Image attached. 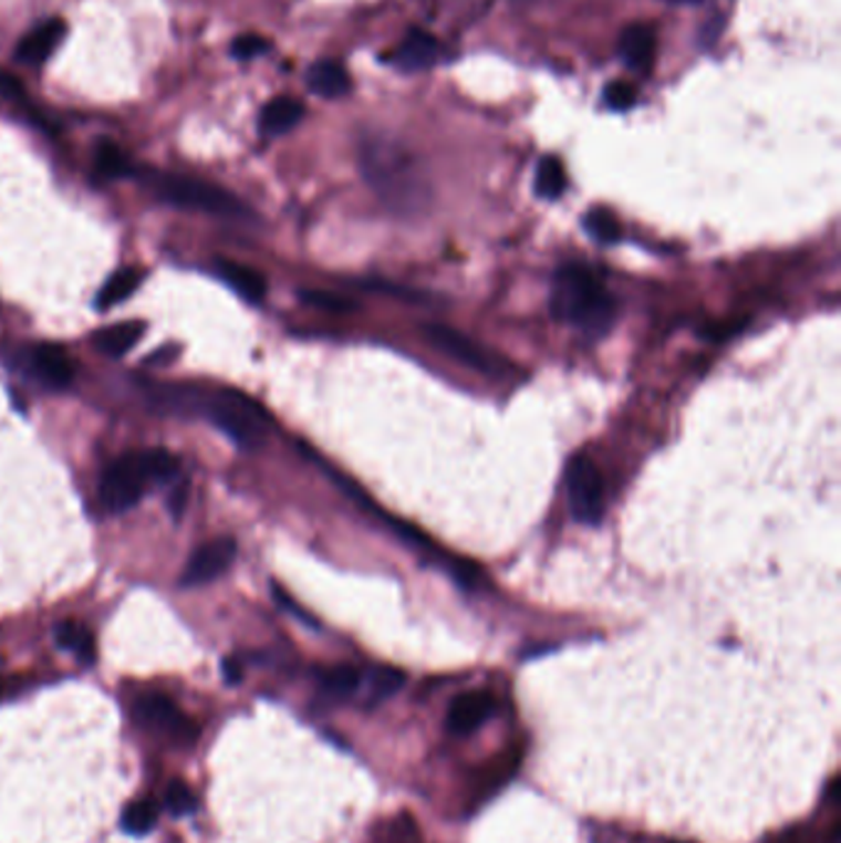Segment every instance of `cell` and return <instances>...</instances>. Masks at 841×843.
Instances as JSON below:
<instances>
[{"mask_svg": "<svg viewBox=\"0 0 841 843\" xmlns=\"http://www.w3.org/2000/svg\"><path fill=\"white\" fill-rule=\"evenodd\" d=\"M637 102V90L630 82H612L605 90V104L612 112H627Z\"/></svg>", "mask_w": 841, "mask_h": 843, "instance_id": "cell-30", "label": "cell"}, {"mask_svg": "<svg viewBox=\"0 0 841 843\" xmlns=\"http://www.w3.org/2000/svg\"><path fill=\"white\" fill-rule=\"evenodd\" d=\"M144 454H146V467H148L150 481L168 483V481H174L178 477L180 464H178V459L174 457V454L166 451V449H148Z\"/></svg>", "mask_w": 841, "mask_h": 843, "instance_id": "cell-27", "label": "cell"}, {"mask_svg": "<svg viewBox=\"0 0 841 843\" xmlns=\"http://www.w3.org/2000/svg\"><path fill=\"white\" fill-rule=\"evenodd\" d=\"M361 170L365 183L385 208L403 215V218L427 210L429 200H433V190H429L419 160L393 138H363Z\"/></svg>", "mask_w": 841, "mask_h": 843, "instance_id": "cell-1", "label": "cell"}, {"mask_svg": "<svg viewBox=\"0 0 841 843\" xmlns=\"http://www.w3.org/2000/svg\"><path fill=\"white\" fill-rule=\"evenodd\" d=\"M301 118H304V104L297 100H289V96H282V100L269 102L262 110V134L264 136H282L291 132Z\"/></svg>", "mask_w": 841, "mask_h": 843, "instance_id": "cell-17", "label": "cell"}, {"mask_svg": "<svg viewBox=\"0 0 841 843\" xmlns=\"http://www.w3.org/2000/svg\"><path fill=\"white\" fill-rule=\"evenodd\" d=\"M235 555H237V545L230 538H218L212 540V543L198 548L196 553L190 555L186 570H183L180 585L183 587L208 585V582L218 580L222 572L232 565Z\"/></svg>", "mask_w": 841, "mask_h": 843, "instance_id": "cell-9", "label": "cell"}, {"mask_svg": "<svg viewBox=\"0 0 841 843\" xmlns=\"http://www.w3.org/2000/svg\"><path fill=\"white\" fill-rule=\"evenodd\" d=\"M138 720L176 742H193L198 738V726L180 712L174 700L164 694H146L136 700Z\"/></svg>", "mask_w": 841, "mask_h": 843, "instance_id": "cell-8", "label": "cell"}, {"mask_svg": "<svg viewBox=\"0 0 841 843\" xmlns=\"http://www.w3.org/2000/svg\"><path fill=\"white\" fill-rule=\"evenodd\" d=\"M656 55V35L650 25H632L620 38V58L634 72H646Z\"/></svg>", "mask_w": 841, "mask_h": 843, "instance_id": "cell-14", "label": "cell"}, {"mask_svg": "<svg viewBox=\"0 0 841 843\" xmlns=\"http://www.w3.org/2000/svg\"><path fill=\"white\" fill-rule=\"evenodd\" d=\"M136 176L142 178L144 186L154 192L158 200L176 205V208L225 215V218H245L247 215V208L232 196V192L222 190L218 186H210V183L205 180L176 176V173H160V170H142L136 173Z\"/></svg>", "mask_w": 841, "mask_h": 843, "instance_id": "cell-4", "label": "cell"}, {"mask_svg": "<svg viewBox=\"0 0 841 843\" xmlns=\"http://www.w3.org/2000/svg\"><path fill=\"white\" fill-rule=\"evenodd\" d=\"M582 225H585V230L592 240H598L602 244L620 240V222L614 220V215L610 210H590L585 215V220H582Z\"/></svg>", "mask_w": 841, "mask_h": 843, "instance_id": "cell-25", "label": "cell"}, {"mask_svg": "<svg viewBox=\"0 0 841 843\" xmlns=\"http://www.w3.org/2000/svg\"><path fill=\"white\" fill-rule=\"evenodd\" d=\"M269 50V42L260 35H245V38H237L232 42V58L235 60H255L264 55V52Z\"/></svg>", "mask_w": 841, "mask_h": 843, "instance_id": "cell-32", "label": "cell"}, {"mask_svg": "<svg viewBox=\"0 0 841 843\" xmlns=\"http://www.w3.org/2000/svg\"><path fill=\"white\" fill-rule=\"evenodd\" d=\"M166 806L174 812L176 816H186L196 812V794L190 792L188 784L183 782H170L168 792H166Z\"/></svg>", "mask_w": 841, "mask_h": 843, "instance_id": "cell-29", "label": "cell"}, {"mask_svg": "<svg viewBox=\"0 0 841 843\" xmlns=\"http://www.w3.org/2000/svg\"><path fill=\"white\" fill-rule=\"evenodd\" d=\"M144 333H146V326L142 321H124L96 333L94 343L102 353L112 355V358H122V355H126L138 341H142Z\"/></svg>", "mask_w": 841, "mask_h": 843, "instance_id": "cell-16", "label": "cell"}, {"mask_svg": "<svg viewBox=\"0 0 841 843\" xmlns=\"http://www.w3.org/2000/svg\"><path fill=\"white\" fill-rule=\"evenodd\" d=\"M568 508L578 523L598 525L605 516V481L595 461L575 454L565 469Z\"/></svg>", "mask_w": 841, "mask_h": 843, "instance_id": "cell-6", "label": "cell"}, {"mask_svg": "<svg viewBox=\"0 0 841 843\" xmlns=\"http://www.w3.org/2000/svg\"><path fill=\"white\" fill-rule=\"evenodd\" d=\"M186 489H188V486L183 483V489H180V486H178V489L174 491V496H170V511H174V516H176V518L180 516L183 506H186Z\"/></svg>", "mask_w": 841, "mask_h": 843, "instance_id": "cell-35", "label": "cell"}, {"mask_svg": "<svg viewBox=\"0 0 841 843\" xmlns=\"http://www.w3.org/2000/svg\"><path fill=\"white\" fill-rule=\"evenodd\" d=\"M150 477L146 467V454L134 451L126 457L116 459L110 469L104 471L100 486V503L106 513H126L142 501Z\"/></svg>", "mask_w": 841, "mask_h": 843, "instance_id": "cell-5", "label": "cell"}, {"mask_svg": "<svg viewBox=\"0 0 841 843\" xmlns=\"http://www.w3.org/2000/svg\"><path fill=\"white\" fill-rule=\"evenodd\" d=\"M565 188H568V178H565V168H563V164H560V158L546 156L541 164H538V170H536L538 198L558 200L565 192Z\"/></svg>", "mask_w": 841, "mask_h": 843, "instance_id": "cell-21", "label": "cell"}, {"mask_svg": "<svg viewBox=\"0 0 841 843\" xmlns=\"http://www.w3.org/2000/svg\"><path fill=\"white\" fill-rule=\"evenodd\" d=\"M64 35V23L60 20H48V23L38 25L32 32L20 40V45L15 50V60L23 64H42L45 62L55 48L62 42Z\"/></svg>", "mask_w": 841, "mask_h": 843, "instance_id": "cell-13", "label": "cell"}, {"mask_svg": "<svg viewBox=\"0 0 841 843\" xmlns=\"http://www.w3.org/2000/svg\"><path fill=\"white\" fill-rule=\"evenodd\" d=\"M377 843H423V839H419V834H417L415 821L403 814L401 819L393 821V824L385 829V836Z\"/></svg>", "mask_w": 841, "mask_h": 843, "instance_id": "cell-31", "label": "cell"}, {"mask_svg": "<svg viewBox=\"0 0 841 843\" xmlns=\"http://www.w3.org/2000/svg\"><path fill=\"white\" fill-rule=\"evenodd\" d=\"M425 336L437 351H442L445 355H449V358H455L457 363L467 365L481 375L503 377L506 373H509V361H503L501 355L484 348V345L471 341L469 336H465V333H459L455 329L439 326V323H427Z\"/></svg>", "mask_w": 841, "mask_h": 843, "instance_id": "cell-7", "label": "cell"}, {"mask_svg": "<svg viewBox=\"0 0 841 843\" xmlns=\"http://www.w3.org/2000/svg\"><path fill=\"white\" fill-rule=\"evenodd\" d=\"M319 680H321V688L326 690L329 696L349 698L359 690L361 674L355 672L353 666H336V668H329V672H323Z\"/></svg>", "mask_w": 841, "mask_h": 843, "instance_id": "cell-24", "label": "cell"}, {"mask_svg": "<svg viewBox=\"0 0 841 843\" xmlns=\"http://www.w3.org/2000/svg\"><path fill=\"white\" fill-rule=\"evenodd\" d=\"M674 3H686V6H694V3H704V0H674Z\"/></svg>", "mask_w": 841, "mask_h": 843, "instance_id": "cell-36", "label": "cell"}, {"mask_svg": "<svg viewBox=\"0 0 841 843\" xmlns=\"http://www.w3.org/2000/svg\"><path fill=\"white\" fill-rule=\"evenodd\" d=\"M138 284H142V272H138V269H132V267L122 269V272H116L114 277L106 279V284L94 299V306L100 311H110L132 296L138 289Z\"/></svg>", "mask_w": 841, "mask_h": 843, "instance_id": "cell-20", "label": "cell"}, {"mask_svg": "<svg viewBox=\"0 0 841 843\" xmlns=\"http://www.w3.org/2000/svg\"><path fill=\"white\" fill-rule=\"evenodd\" d=\"M672 843H682V841H672Z\"/></svg>", "mask_w": 841, "mask_h": 843, "instance_id": "cell-37", "label": "cell"}, {"mask_svg": "<svg viewBox=\"0 0 841 843\" xmlns=\"http://www.w3.org/2000/svg\"><path fill=\"white\" fill-rule=\"evenodd\" d=\"M437 58H439L437 40L425 30H413L403 40V45L395 50L391 62L401 72H419V70L433 67Z\"/></svg>", "mask_w": 841, "mask_h": 843, "instance_id": "cell-12", "label": "cell"}, {"mask_svg": "<svg viewBox=\"0 0 841 843\" xmlns=\"http://www.w3.org/2000/svg\"><path fill=\"white\" fill-rule=\"evenodd\" d=\"M200 413L210 417L218 429H222L240 449H257L264 445L269 425L267 409L232 387H220L218 393H200Z\"/></svg>", "mask_w": 841, "mask_h": 843, "instance_id": "cell-3", "label": "cell"}, {"mask_svg": "<svg viewBox=\"0 0 841 843\" xmlns=\"http://www.w3.org/2000/svg\"><path fill=\"white\" fill-rule=\"evenodd\" d=\"M222 674L228 678V684H240L242 680V666L235 662V658H225L222 662Z\"/></svg>", "mask_w": 841, "mask_h": 843, "instance_id": "cell-34", "label": "cell"}, {"mask_svg": "<svg viewBox=\"0 0 841 843\" xmlns=\"http://www.w3.org/2000/svg\"><path fill=\"white\" fill-rule=\"evenodd\" d=\"M0 96H6V100H10V102L23 104L25 102V86L20 84L15 77H10V74L0 72Z\"/></svg>", "mask_w": 841, "mask_h": 843, "instance_id": "cell-33", "label": "cell"}, {"mask_svg": "<svg viewBox=\"0 0 841 843\" xmlns=\"http://www.w3.org/2000/svg\"><path fill=\"white\" fill-rule=\"evenodd\" d=\"M403 686H405L403 672H397V668H387V666L375 668V672L371 674V688H368L371 702L387 700L391 696H395Z\"/></svg>", "mask_w": 841, "mask_h": 843, "instance_id": "cell-26", "label": "cell"}, {"mask_svg": "<svg viewBox=\"0 0 841 843\" xmlns=\"http://www.w3.org/2000/svg\"><path fill=\"white\" fill-rule=\"evenodd\" d=\"M94 170H96V176H102L106 180L134 176V166L128 164L124 150L114 144H110V140H104V144L96 146Z\"/></svg>", "mask_w": 841, "mask_h": 843, "instance_id": "cell-22", "label": "cell"}, {"mask_svg": "<svg viewBox=\"0 0 841 843\" xmlns=\"http://www.w3.org/2000/svg\"><path fill=\"white\" fill-rule=\"evenodd\" d=\"M494 712V698L484 690H471V694H461L447 710V730L451 735H471L474 730H479L484 722L491 718Z\"/></svg>", "mask_w": 841, "mask_h": 843, "instance_id": "cell-10", "label": "cell"}, {"mask_svg": "<svg viewBox=\"0 0 841 843\" xmlns=\"http://www.w3.org/2000/svg\"><path fill=\"white\" fill-rule=\"evenodd\" d=\"M55 642L60 648H64V652H70L74 658H77V662L82 664L94 662L96 656L94 636L87 626H82L77 622H62L55 626Z\"/></svg>", "mask_w": 841, "mask_h": 843, "instance_id": "cell-19", "label": "cell"}, {"mask_svg": "<svg viewBox=\"0 0 841 843\" xmlns=\"http://www.w3.org/2000/svg\"><path fill=\"white\" fill-rule=\"evenodd\" d=\"M30 365L42 383L62 391L74 381V363L70 353L52 343H40L30 353Z\"/></svg>", "mask_w": 841, "mask_h": 843, "instance_id": "cell-11", "label": "cell"}, {"mask_svg": "<svg viewBox=\"0 0 841 843\" xmlns=\"http://www.w3.org/2000/svg\"><path fill=\"white\" fill-rule=\"evenodd\" d=\"M307 82H309V90L323 96V100H339V96H343L351 90L349 72L343 70L339 62H331V60L316 62L314 67L309 70Z\"/></svg>", "mask_w": 841, "mask_h": 843, "instance_id": "cell-15", "label": "cell"}, {"mask_svg": "<svg viewBox=\"0 0 841 843\" xmlns=\"http://www.w3.org/2000/svg\"><path fill=\"white\" fill-rule=\"evenodd\" d=\"M158 821V806L150 799H142V802H132L122 814V829L132 836H146L154 831Z\"/></svg>", "mask_w": 841, "mask_h": 843, "instance_id": "cell-23", "label": "cell"}, {"mask_svg": "<svg viewBox=\"0 0 841 843\" xmlns=\"http://www.w3.org/2000/svg\"><path fill=\"white\" fill-rule=\"evenodd\" d=\"M301 301L314 309H321V311H331V313H349L353 311V304L349 299H343L339 294H331V291H316V289H309V291H301Z\"/></svg>", "mask_w": 841, "mask_h": 843, "instance_id": "cell-28", "label": "cell"}, {"mask_svg": "<svg viewBox=\"0 0 841 843\" xmlns=\"http://www.w3.org/2000/svg\"><path fill=\"white\" fill-rule=\"evenodd\" d=\"M218 274L250 304H260L267 294V281L255 269L237 262H218Z\"/></svg>", "mask_w": 841, "mask_h": 843, "instance_id": "cell-18", "label": "cell"}, {"mask_svg": "<svg viewBox=\"0 0 841 843\" xmlns=\"http://www.w3.org/2000/svg\"><path fill=\"white\" fill-rule=\"evenodd\" d=\"M551 309L558 321L602 339L617 319V304L590 267L565 264L558 269L551 291Z\"/></svg>", "mask_w": 841, "mask_h": 843, "instance_id": "cell-2", "label": "cell"}]
</instances>
